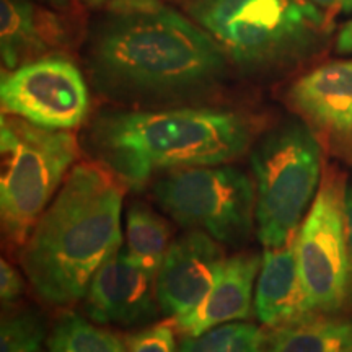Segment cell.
<instances>
[{
	"mask_svg": "<svg viewBox=\"0 0 352 352\" xmlns=\"http://www.w3.org/2000/svg\"><path fill=\"white\" fill-rule=\"evenodd\" d=\"M94 87L127 104H170L212 94L228 59L191 16L162 0H111L90 26Z\"/></svg>",
	"mask_w": 352,
	"mask_h": 352,
	"instance_id": "cell-1",
	"label": "cell"
},
{
	"mask_svg": "<svg viewBox=\"0 0 352 352\" xmlns=\"http://www.w3.org/2000/svg\"><path fill=\"white\" fill-rule=\"evenodd\" d=\"M122 184L98 164H78L20 248L34 292L54 307L85 298L91 277L122 246Z\"/></svg>",
	"mask_w": 352,
	"mask_h": 352,
	"instance_id": "cell-2",
	"label": "cell"
},
{
	"mask_svg": "<svg viewBox=\"0 0 352 352\" xmlns=\"http://www.w3.org/2000/svg\"><path fill=\"white\" fill-rule=\"evenodd\" d=\"M252 124L219 108L121 109L101 113L88 129L96 164L140 191L160 173L226 165L248 151Z\"/></svg>",
	"mask_w": 352,
	"mask_h": 352,
	"instance_id": "cell-3",
	"label": "cell"
},
{
	"mask_svg": "<svg viewBox=\"0 0 352 352\" xmlns=\"http://www.w3.org/2000/svg\"><path fill=\"white\" fill-rule=\"evenodd\" d=\"M188 15L250 76L277 72L315 54L329 16L310 0H188Z\"/></svg>",
	"mask_w": 352,
	"mask_h": 352,
	"instance_id": "cell-4",
	"label": "cell"
},
{
	"mask_svg": "<svg viewBox=\"0 0 352 352\" xmlns=\"http://www.w3.org/2000/svg\"><path fill=\"white\" fill-rule=\"evenodd\" d=\"M0 134L2 230L13 248H21L76 165L78 144L70 131L47 129L10 114H2Z\"/></svg>",
	"mask_w": 352,
	"mask_h": 352,
	"instance_id": "cell-5",
	"label": "cell"
},
{
	"mask_svg": "<svg viewBox=\"0 0 352 352\" xmlns=\"http://www.w3.org/2000/svg\"><path fill=\"white\" fill-rule=\"evenodd\" d=\"M256 235L264 248L296 240L321 178V145L308 126L287 121L267 132L252 152Z\"/></svg>",
	"mask_w": 352,
	"mask_h": 352,
	"instance_id": "cell-6",
	"label": "cell"
},
{
	"mask_svg": "<svg viewBox=\"0 0 352 352\" xmlns=\"http://www.w3.org/2000/svg\"><path fill=\"white\" fill-rule=\"evenodd\" d=\"M165 214L189 230H202L222 245H243L256 227L254 183L230 165L191 166L165 173L153 184Z\"/></svg>",
	"mask_w": 352,
	"mask_h": 352,
	"instance_id": "cell-7",
	"label": "cell"
},
{
	"mask_svg": "<svg viewBox=\"0 0 352 352\" xmlns=\"http://www.w3.org/2000/svg\"><path fill=\"white\" fill-rule=\"evenodd\" d=\"M344 195L342 176L329 170L296 236L298 272L310 316L338 314L352 292Z\"/></svg>",
	"mask_w": 352,
	"mask_h": 352,
	"instance_id": "cell-8",
	"label": "cell"
},
{
	"mask_svg": "<svg viewBox=\"0 0 352 352\" xmlns=\"http://www.w3.org/2000/svg\"><path fill=\"white\" fill-rule=\"evenodd\" d=\"M0 103L3 114L47 129L70 131L85 121L90 94L80 69L52 54L3 72Z\"/></svg>",
	"mask_w": 352,
	"mask_h": 352,
	"instance_id": "cell-9",
	"label": "cell"
},
{
	"mask_svg": "<svg viewBox=\"0 0 352 352\" xmlns=\"http://www.w3.org/2000/svg\"><path fill=\"white\" fill-rule=\"evenodd\" d=\"M85 310L96 324L134 327L147 323L160 310L157 276L139 266L124 246H120L91 277Z\"/></svg>",
	"mask_w": 352,
	"mask_h": 352,
	"instance_id": "cell-10",
	"label": "cell"
},
{
	"mask_svg": "<svg viewBox=\"0 0 352 352\" xmlns=\"http://www.w3.org/2000/svg\"><path fill=\"white\" fill-rule=\"evenodd\" d=\"M223 250L202 230H189L173 240L157 272V300L170 320L188 315L208 296L222 270Z\"/></svg>",
	"mask_w": 352,
	"mask_h": 352,
	"instance_id": "cell-11",
	"label": "cell"
},
{
	"mask_svg": "<svg viewBox=\"0 0 352 352\" xmlns=\"http://www.w3.org/2000/svg\"><path fill=\"white\" fill-rule=\"evenodd\" d=\"M263 254L236 253L226 258L217 279L208 296L195 310L171 320L175 329L184 336H196L219 324L245 321L254 310L256 283Z\"/></svg>",
	"mask_w": 352,
	"mask_h": 352,
	"instance_id": "cell-12",
	"label": "cell"
},
{
	"mask_svg": "<svg viewBox=\"0 0 352 352\" xmlns=\"http://www.w3.org/2000/svg\"><path fill=\"white\" fill-rule=\"evenodd\" d=\"M289 100L297 113L336 138L352 135V60L320 65L294 83Z\"/></svg>",
	"mask_w": 352,
	"mask_h": 352,
	"instance_id": "cell-13",
	"label": "cell"
},
{
	"mask_svg": "<svg viewBox=\"0 0 352 352\" xmlns=\"http://www.w3.org/2000/svg\"><path fill=\"white\" fill-rule=\"evenodd\" d=\"M254 315L271 329L310 316L298 272L296 240L280 248H264L254 289Z\"/></svg>",
	"mask_w": 352,
	"mask_h": 352,
	"instance_id": "cell-14",
	"label": "cell"
},
{
	"mask_svg": "<svg viewBox=\"0 0 352 352\" xmlns=\"http://www.w3.org/2000/svg\"><path fill=\"white\" fill-rule=\"evenodd\" d=\"M64 41L54 13L32 0H0V56L7 70L52 56Z\"/></svg>",
	"mask_w": 352,
	"mask_h": 352,
	"instance_id": "cell-15",
	"label": "cell"
},
{
	"mask_svg": "<svg viewBox=\"0 0 352 352\" xmlns=\"http://www.w3.org/2000/svg\"><path fill=\"white\" fill-rule=\"evenodd\" d=\"M263 352H352V318L314 315L274 328Z\"/></svg>",
	"mask_w": 352,
	"mask_h": 352,
	"instance_id": "cell-16",
	"label": "cell"
},
{
	"mask_svg": "<svg viewBox=\"0 0 352 352\" xmlns=\"http://www.w3.org/2000/svg\"><path fill=\"white\" fill-rule=\"evenodd\" d=\"M124 248L145 271L157 276L170 246V227L147 206L132 204L126 214Z\"/></svg>",
	"mask_w": 352,
	"mask_h": 352,
	"instance_id": "cell-17",
	"label": "cell"
},
{
	"mask_svg": "<svg viewBox=\"0 0 352 352\" xmlns=\"http://www.w3.org/2000/svg\"><path fill=\"white\" fill-rule=\"evenodd\" d=\"M50 352H127L116 334L100 328L76 314H67L56 323L50 340Z\"/></svg>",
	"mask_w": 352,
	"mask_h": 352,
	"instance_id": "cell-18",
	"label": "cell"
},
{
	"mask_svg": "<svg viewBox=\"0 0 352 352\" xmlns=\"http://www.w3.org/2000/svg\"><path fill=\"white\" fill-rule=\"evenodd\" d=\"M266 336L258 324L232 321L196 336H184L178 352H263Z\"/></svg>",
	"mask_w": 352,
	"mask_h": 352,
	"instance_id": "cell-19",
	"label": "cell"
},
{
	"mask_svg": "<svg viewBox=\"0 0 352 352\" xmlns=\"http://www.w3.org/2000/svg\"><path fill=\"white\" fill-rule=\"evenodd\" d=\"M44 340L46 328L33 311H21L2 320L0 352H39Z\"/></svg>",
	"mask_w": 352,
	"mask_h": 352,
	"instance_id": "cell-20",
	"label": "cell"
},
{
	"mask_svg": "<svg viewBox=\"0 0 352 352\" xmlns=\"http://www.w3.org/2000/svg\"><path fill=\"white\" fill-rule=\"evenodd\" d=\"M127 352H178L173 323H158L126 340Z\"/></svg>",
	"mask_w": 352,
	"mask_h": 352,
	"instance_id": "cell-21",
	"label": "cell"
},
{
	"mask_svg": "<svg viewBox=\"0 0 352 352\" xmlns=\"http://www.w3.org/2000/svg\"><path fill=\"white\" fill-rule=\"evenodd\" d=\"M23 277L10 263L2 259V263H0V298H2V303L7 305V303L19 300L23 296Z\"/></svg>",
	"mask_w": 352,
	"mask_h": 352,
	"instance_id": "cell-22",
	"label": "cell"
},
{
	"mask_svg": "<svg viewBox=\"0 0 352 352\" xmlns=\"http://www.w3.org/2000/svg\"><path fill=\"white\" fill-rule=\"evenodd\" d=\"M344 236L347 246V258H349L351 279H352V184L346 186L344 195Z\"/></svg>",
	"mask_w": 352,
	"mask_h": 352,
	"instance_id": "cell-23",
	"label": "cell"
},
{
	"mask_svg": "<svg viewBox=\"0 0 352 352\" xmlns=\"http://www.w3.org/2000/svg\"><path fill=\"white\" fill-rule=\"evenodd\" d=\"M336 52L340 54H352V20L342 26L336 38Z\"/></svg>",
	"mask_w": 352,
	"mask_h": 352,
	"instance_id": "cell-24",
	"label": "cell"
},
{
	"mask_svg": "<svg viewBox=\"0 0 352 352\" xmlns=\"http://www.w3.org/2000/svg\"><path fill=\"white\" fill-rule=\"evenodd\" d=\"M310 2L318 7L324 15H328L329 19H331L334 13L342 12L347 0H310Z\"/></svg>",
	"mask_w": 352,
	"mask_h": 352,
	"instance_id": "cell-25",
	"label": "cell"
},
{
	"mask_svg": "<svg viewBox=\"0 0 352 352\" xmlns=\"http://www.w3.org/2000/svg\"><path fill=\"white\" fill-rule=\"evenodd\" d=\"M36 2L43 3V6L51 7V8H57V10L69 7V0H36Z\"/></svg>",
	"mask_w": 352,
	"mask_h": 352,
	"instance_id": "cell-26",
	"label": "cell"
},
{
	"mask_svg": "<svg viewBox=\"0 0 352 352\" xmlns=\"http://www.w3.org/2000/svg\"><path fill=\"white\" fill-rule=\"evenodd\" d=\"M83 3H87V6L90 7H103L107 6V3L111 2V0H82Z\"/></svg>",
	"mask_w": 352,
	"mask_h": 352,
	"instance_id": "cell-27",
	"label": "cell"
},
{
	"mask_svg": "<svg viewBox=\"0 0 352 352\" xmlns=\"http://www.w3.org/2000/svg\"><path fill=\"white\" fill-rule=\"evenodd\" d=\"M342 13H352V0H347L344 8H342Z\"/></svg>",
	"mask_w": 352,
	"mask_h": 352,
	"instance_id": "cell-28",
	"label": "cell"
},
{
	"mask_svg": "<svg viewBox=\"0 0 352 352\" xmlns=\"http://www.w3.org/2000/svg\"><path fill=\"white\" fill-rule=\"evenodd\" d=\"M39 352H43V351H39ZM47 352H50V351H47Z\"/></svg>",
	"mask_w": 352,
	"mask_h": 352,
	"instance_id": "cell-29",
	"label": "cell"
}]
</instances>
